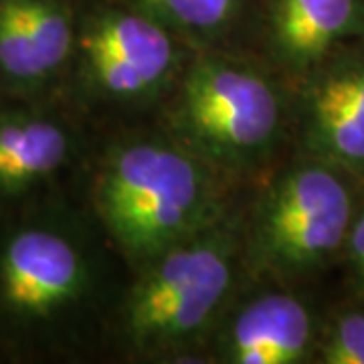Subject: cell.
Instances as JSON below:
<instances>
[{
  "mask_svg": "<svg viewBox=\"0 0 364 364\" xmlns=\"http://www.w3.org/2000/svg\"><path fill=\"white\" fill-rule=\"evenodd\" d=\"M172 90L168 134L223 176L257 172L275 156L286 100L263 69L207 49Z\"/></svg>",
  "mask_w": 364,
  "mask_h": 364,
  "instance_id": "obj_4",
  "label": "cell"
},
{
  "mask_svg": "<svg viewBox=\"0 0 364 364\" xmlns=\"http://www.w3.org/2000/svg\"><path fill=\"white\" fill-rule=\"evenodd\" d=\"M186 45L207 51L225 41L247 13L249 0H122Z\"/></svg>",
  "mask_w": 364,
  "mask_h": 364,
  "instance_id": "obj_12",
  "label": "cell"
},
{
  "mask_svg": "<svg viewBox=\"0 0 364 364\" xmlns=\"http://www.w3.org/2000/svg\"><path fill=\"white\" fill-rule=\"evenodd\" d=\"M318 324L312 308L284 289L241 299L217 326L210 346L217 363L301 364L316 356Z\"/></svg>",
  "mask_w": 364,
  "mask_h": 364,
  "instance_id": "obj_10",
  "label": "cell"
},
{
  "mask_svg": "<svg viewBox=\"0 0 364 364\" xmlns=\"http://www.w3.org/2000/svg\"><path fill=\"white\" fill-rule=\"evenodd\" d=\"M77 144L75 128L49 100L0 97V215L53 193Z\"/></svg>",
  "mask_w": 364,
  "mask_h": 364,
  "instance_id": "obj_9",
  "label": "cell"
},
{
  "mask_svg": "<svg viewBox=\"0 0 364 364\" xmlns=\"http://www.w3.org/2000/svg\"><path fill=\"white\" fill-rule=\"evenodd\" d=\"M105 265L87 221L49 193L0 215V356L45 360L87 338Z\"/></svg>",
  "mask_w": 364,
  "mask_h": 364,
  "instance_id": "obj_1",
  "label": "cell"
},
{
  "mask_svg": "<svg viewBox=\"0 0 364 364\" xmlns=\"http://www.w3.org/2000/svg\"><path fill=\"white\" fill-rule=\"evenodd\" d=\"M348 174L299 156L261 193L243 221V269L272 282H296L342 253L356 203Z\"/></svg>",
  "mask_w": 364,
  "mask_h": 364,
  "instance_id": "obj_5",
  "label": "cell"
},
{
  "mask_svg": "<svg viewBox=\"0 0 364 364\" xmlns=\"http://www.w3.org/2000/svg\"><path fill=\"white\" fill-rule=\"evenodd\" d=\"M299 81L301 154L348 176L364 174V39L332 53Z\"/></svg>",
  "mask_w": 364,
  "mask_h": 364,
  "instance_id": "obj_7",
  "label": "cell"
},
{
  "mask_svg": "<svg viewBox=\"0 0 364 364\" xmlns=\"http://www.w3.org/2000/svg\"><path fill=\"white\" fill-rule=\"evenodd\" d=\"M342 257L346 263V275H348L352 296L356 298V301L364 304V205L356 207L342 247Z\"/></svg>",
  "mask_w": 364,
  "mask_h": 364,
  "instance_id": "obj_14",
  "label": "cell"
},
{
  "mask_svg": "<svg viewBox=\"0 0 364 364\" xmlns=\"http://www.w3.org/2000/svg\"><path fill=\"white\" fill-rule=\"evenodd\" d=\"M243 269V219L223 215L136 269L116 334L136 360L174 363L208 344Z\"/></svg>",
  "mask_w": 364,
  "mask_h": 364,
  "instance_id": "obj_3",
  "label": "cell"
},
{
  "mask_svg": "<svg viewBox=\"0 0 364 364\" xmlns=\"http://www.w3.org/2000/svg\"><path fill=\"white\" fill-rule=\"evenodd\" d=\"M261 23L273 63L301 79L332 53L364 39V0H263Z\"/></svg>",
  "mask_w": 364,
  "mask_h": 364,
  "instance_id": "obj_11",
  "label": "cell"
},
{
  "mask_svg": "<svg viewBox=\"0 0 364 364\" xmlns=\"http://www.w3.org/2000/svg\"><path fill=\"white\" fill-rule=\"evenodd\" d=\"M75 35L69 0H0V97L49 100L69 75Z\"/></svg>",
  "mask_w": 364,
  "mask_h": 364,
  "instance_id": "obj_8",
  "label": "cell"
},
{
  "mask_svg": "<svg viewBox=\"0 0 364 364\" xmlns=\"http://www.w3.org/2000/svg\"><path fill=\"white\" fill-rule=\"evenodd\" d=\"M314 358L322 364H364V304L342 308L322 326Z\"/></svg>",
  "mask_w": 364,
  "mask_h": 364,
  "instance_id": "obj_13",
  "label": "cell"
},
{
  "mask_svg": "<svg viewBox=\"0 0 364 364\" xmlns=\"http://www.w3.org/2000/svg\"><path fill=\"white\" fill-rule=\"evenodd\" d=\"M221 172L172 136L109 144L91 181V207L105 235L138 269L227 215Z\"/></svg>",
  "mask_w": 364,
  "mask_h": 364,
  "instance_id": "obj_2",
  "label": "cell"
},
{
  "mask_svg": "<svg viewBox=\"0 0 364 364\" xmlns=\"http://www.w3.org/2000/svg\"><path fill=\"white\" fill-rule=\"evenodd\" d=\"M184 43L122 0L77 11L75 53L69 73L83 95L102 104L138 105L176 85Z\"/></svg>",
  "mask_w": 364,
  "mask_h": 364,
  "instance_id": "obj_6",
  "label": "cell"
}]
</instances>
